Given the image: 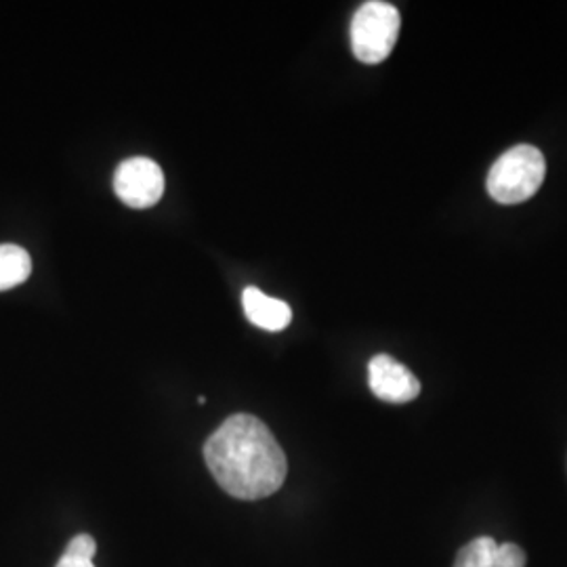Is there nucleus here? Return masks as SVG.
<instances>
[{"mask_svg":"<svg viewBox=\"0 0 567 567\" xmlns=\"http://www.w3.org/2000/svg\"><path fill=\"white\" fill-rule=\"evenodd\" d=\"M114 192L131 208H150L163 198V168L152 158H128L114 173Z\"/></svg>","mask_w":567,"mask_h":567,"instance_id":"nucleus-4","label":"nucleus"},{"mask_svg":"<svg viewBox=\"0 0 567 567\" xmlns=\"http://www.w3.org/2000/svg\"><path fill=\"white\" fill-rule=\"evenodd\" d=\"M547 161L534 145L519 143L507 150L487 175V194L501 204L529 200L545 182Z\"/></svg>","mask_w":567,"mask_h":567,"instance_id":"nucleus-2","label":"nucleus"},{"mask_svg":"<svg viewBox=\"0 0 567 567\" xmlns=\"http://www.w3.org/2000/svg\"><path fill=\"white\" fill-rule=\"evenodd\" d=\"M494 567H526V553L524 548L505 543L498 545L494 553Z\"/></svg>","mask_w":567,"mask_h":567,"instance_id":"nucleus-9","label":"nucleus"},{"mask_svg":"<svg viewBox=\"0 0 567 567\" xmlns=\"http://www.w3.org/2000/svg\"><path fill=\"white\" fill-rule=\"evenodd\" d=\"M498 543L494 538H475L461 548L454 567H494V553Z\"/></svg>","mask_w":567,"mask_h":567,"instance_id":"nucleus-8","label":"nucleus"},{"mask_svg":"<svg viewBox=\"0 0 567 567\" xmlns=\"http://www.w3.org/2000/svg\"><path fill=\"white\" fill-rule=\"evenodd\" d=\"M243 307L250 324L269 330V332H280L292 322L290 305L284 303L280 299L267 297L255 286L244 288Z\"/></svg>","mask_w":567,"mask_h":567,"instance_id":"nucleus-6","label":"nucleus"},{"mask_svg":"<svg viewBox=\"0 0 567 567\" xmlns=\"http://www.w3.org/2000/svg\"><path fill=\"white\" fill-rule=\"evenodd\" d=\"M55 567H95L93 566V561H89V559H81V557H74V555H65L63 553V557H61L60 561H58V566Z\"/></svg>","mask_w":567,"mask_h":567,"instance_id":"nucleus-11","label":"nucleus"},{"mask_svg":"<svg viewBox=\"0 0 567 567\" xmlns=\"http://www.w3.org/2000/svg\"><path fill=\"white\" fill-rule=\"evenodd\" d=\"M400 25V11L391 2L368 0L355 11L349 28L353 55L368 65L385 61L398 42Z\"/></svg>","mask_w":567,"mask_h":567,"instance_id":"nucleus-3","label":"nucleus"},{"mask_svg":"<svg viewBox=\"0 0 567 567\" xmlns=\"http://www.w3.org/2000/svg\"><path fill=\"white\" fill-rule=\"evenodd\" d=\"M95 553H97V543H95V538L89 536V534L74 536V538L68 543V547H65V555H74V557L89 559V561H93Z\"/></svg>","mask_w":567,"mask_h":567,"instance_id":"nucleus-10","label":"nucleus"},{"mask_svg":"<svg viewBox=\"0 0 567 567\" xmlns=\"http://www.w3.org/2000/svg\"><path fill=\"white\" fill-rule=\"evenodd\" d=\"M32 274V259L18 244H0V292L25 282Z\"/></svg>","mask_w":567,"mask_h":567,"instance_id":"nucleus-7","label":"nucleus"},{"mask_svg":"<svg viewBox=\"0 0 567 567\" xmlns=\"http://www.w3.org/2000/svg\"><path fill=\"white\" fill-rule=\"evenodd\" d=\"M204 461L217 484L240 501H259L282 487L286 454L264 421L234 414L204 444Z\"/></svg>","mask_w":567,"mask_h":567,"instance_id":"nucleus-1","label":"nucleus"},{"mask_svg":"<svg viewBox=\"0 0 567 567\" xmlns=\"http://www.w3.org/2000/svg\"><path fill=\"white\" fill-rule=\"evenodd\" d=\"M368 385L372 393L389 404H408L419 398V379L391 355H374L368 364Z\"/></svg>","mask_w":567,"mask_h":567,"instance_id":"nucleus-5","label":"nucleus"}]
</instances>
